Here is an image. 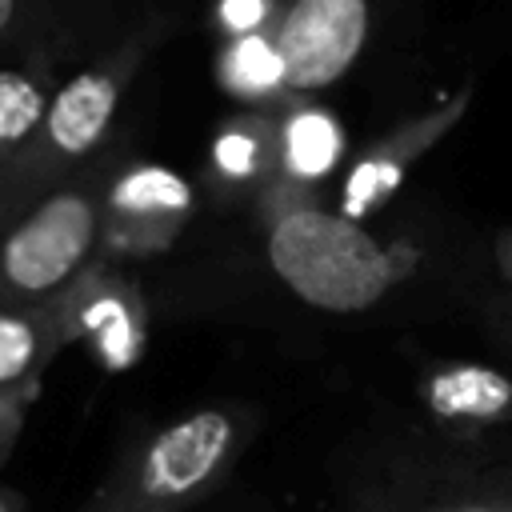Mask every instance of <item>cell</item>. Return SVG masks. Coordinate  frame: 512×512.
Returning a JSON list of instances; mask_svg holds the SVG:
<instances>
[{"instance_id":"7","label":"cell","mask_w":512,"mask_h":512,"mask_svg":"<svg viewBox=\"0 0 512 512\" xmlns=\"http://www.w3.org/2000/svg\"><path fill=\"white\" fill-rule=\"evenodd\" d=\"M452 116L456 112H440V116H432V120H424V124H416L412 132H404V136H396V140H388L384 148H376L372 156H364L360 164H356V172L348 176V192H344V216H364L368 208H376L380 200H388V192L396 188V180H400V172L408 168V160L420 152V148H428L440 132H444V124H452Z\"/></svg>"},{"instance_id":"20","label":"cell","mask_w":512,"mask_h":512,"mask_svg":"<svg viewBox=\"0 0 512 512\" xmlns=\"http://www.w3.org/2000/svg\"><path fill=\"white\" fill-rule=\"evenodd\" d=\"M0 512H20V500L12 492H4V488H0Z\"/></svg>"},{"instance_id":"18","label":"cell","mask_w":512,"mask_h":512,"mask_svg":"<svg viewBox=\"0 0 512 512\" xmlns=\"http://www.w3.org/2000/svg\"><path fill=\"white\" fill-rule=\"evenodd\" d=\"M12 416H0V464H4V456H8V444H12Z\"/></svg>"},{"instance_id":"11","label":"cell","mask_w":512,"mask_h":512,"mask_svg":"<svg viewBox=\"0 0 512 512\" xmlns=\"http://www.w3.org/2000/svg\"><path fill=\"white\" fill-rule=\"evenodd\" d=\"M48 104L36 80L24 72H0V144L24 140L32 128H40Z\"/></svg>"},{"instance_id":"12","label":"cell","mask_w":512,"mask_h":512,"mask_svg":"<svg viewBox=\"0 0 512 512\" xmlns=\"http://www.w3.org/2000/svg\"><path fill=\"white\" fill-rule=\"evenodd\" d=\"M44 352L40 328L16 312H0V392L20 384Z\"/></svg>"},{"instance_id":"9","label":"cell","mask_w":512,"mask_h":512,"mask_svg":"<svg viewBox=\"0 0 512 512\" xmlns=\"http://www.w3.org/2000/svg\"><path fill=\"white\" fill-rule=\"evenodd\" d=\"M336 156H340V132L332 116L316 108H300L284 124V164L292 176L316 180L336 164Z\"/></svg>"},{"instance_id":"19","label":"cell","mask_w":512,"mask_h":512,"mask_svg":"<svg viewBox=\"0 0 512 512\" xmlns=\"http://www.w3.org/2000/svg\"><path fill=\"white\" fill-rule=\"evenodd\" d=\"M16 16V0H0V32L8 28V20Z\"/></svg>"},{"instance_id":"3","label":"cell","mask_w":512,"mask_h":512,"mask_svg":"<svg viewBox=\"0 0 512 512\" xmlns=\"http://www.w3.org/2000/svg\"><path fill=\"white\" fill-rule=\"evenodd\" d=\"M96 240V204L84 192H56L0 248L4 284L28 296L60 288L88 256Z\"/></svg>"},{"instance_id":"17","label":"cell","mask_w":512,"mask_h":512,"mask_svg":"<svg viewBox=\"0 0 512 512\" xmlns=\"http://www.w3.org/2000/svg\"><path fill=\"white\" fill-rule=\"evenodd\" d=\"M496 264H500V272L512 280V232L500 240V248H496Z\"/></svg>"},{"instance_id":"5","label":"cell","mask_w":512,"mask_h":512,"mask_svg":"<svg viewBox=\"0 0 512 512\" xmlns=\"http://www.w3.org/2000/svg\"><path fill=\"white\" fill-rule=\"evenodd\" d=\"M424 404L440 424L488 428L512 412V380L488 364H448L428 376Z\"/></svg>"},{"instance_id":"14","label":"cell","mask_w":512,"mask_h":512,"mask_svg":"<svg viewBox=\"0 0 512 512\" xmlns=\"http://www.w3.org/2000/svg\"><path fill=\"white\" fill-rule=\"evenodd\" d=\"M216 164L228 176H248L256 168V140L248 132H224L216 140Z\"/></svg>"},{"instance_id":"15","label":"cell","mask_w":512,"mask_h":512,"mask_svg":"<svg viewBox=\"0 0 512 512\" xmlns=\"http://www.w3.org/2000/svg\"><path fill=\"white\" fill-rule=\"evenodd\" d=\"M416 512H512V492H500V496H460V500H444V504H424Z\"/></svg>"},{"instance_id":"13","label":"cell","mask_w":512,"mask_h":512,"mask_svg":"<svg viewBox=\"0 0 512 512\" xmlns=\"http://www.w3.org/2000/svg\"><path fill=\"white\" fill-rule=\"evenodd\" d=\"M84 324H88V332H96V344H100V352L112 368H124L136 356V328H132L120 300H112V296L96 300L84 312Z\"/></svg>"},{"instance_id":"2","label":"cell","mask_w":512,"mask_h":512,"mask_svg":"<svg viewBox=\"0 0 512 512\" xmlns=\"http://www.w3.org/2000/svg\"><path fill=\"white\" fill-rule=\"evenodd\" d=\"M276 276L312 308L360 312L392 284L388 252L352 220L320 208H288L268 232Z\"/></svg>"},{"instance_id":"8","label":"cell","mask_w":512,"mask_h":512,"mask_svg":"<svg viewBox=\"0 0 512 512\" xmlns=\"http://www.w3.org/2000/svg\"><path fill=\"white\" fill-rule=\"evenodd\" d=\"M220 76L236 96H268L280 84H288V68H284L280 44L260 36V32H240V40L224 52Z\"/></svg>"},{"instance_id":"4","label":"cell","mask_w":512,"mask_h":512,"mask_svg":"<svg viewBox=\"0 0 512 512\" xmlns=\"http://www.w3.org/2000/svg\"><path fill=\"white\" fill-rule=\"evenodd\" d=\"M368 32L364 0H296L280 28V52L292 88L332 84L360 52Z\"/></svg>"},{"instance_id":"6","label":"cell","mask_w":512,"mask_h":512,"mask_svg":"<svg viewBox=\"0 0 512 512\" xmlns=\"http://www.w3.org/2000/svg\"><path fill=\"white\" fill-rule=\"evenodd\" d=\"M112 112H116V80L108 72H80L52 96L44 112L52 148L64 156H84L104 136Z\"/></svg>"},{"instance_id":"1","label":"cell","mask_w":512,"mask_h":512,"mask_svg":"<svg viewBox=\"0 0 512 512\" xmlns=\"http://www.w3.org/2000/svg\"><path fill=\"white\" fill-rule=\"evenodd\" d=\"M252 436L240 408H196L148 432L80 512H188L232 472Z\"/></svg>"},{"instance_id":"10","label":"cell","mask_w":512,"mask_h":512,"mask_svg":"<svg viewBox=\"0 0 512 512\" xmlns=\"http://www.w3.org/2000/svg\"><path fill=\"white\" fill-rule=\"evenodd\" d=\"M112 204L128 216H180L192 204L188 184L168 168H136L112 188Z\"/></svg>"},{"instance_id":"16","label":"cell","mask_w":512,"mask_h":512,"mask_svg":"<svg viewBox=\"0 0 512 512\" xmlns=\"http://www.w3.org/2000/svg\"><path fill=\"white\" fill-rule=\"evenodd\" d=\"M220 16H224V24L232 32H252L264 20V0H224Z\"/></svg>"}]
</instances>
